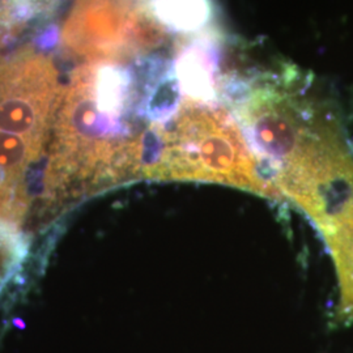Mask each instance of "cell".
Wrapping results in <instances>:
<instances>
[{"label": "cell", "instance_id": "cell-1", "mask_svg": "<svg viewBox=\"0 0 353 353\" xmlns=\"http://www.w3.org/2000/svg\"><path fill=\"white\" fill-rule=\"evenodd\" d=\"M63 90L49 55L28 45L0 54V176H20L37 159Z\"/></svg>", "mask_w": 353, "mask_h": 353}, {"label": "cell", "instance_id": "cell-3", "mask_svg": "<svg viewBox=\"0 0 353 353\" xmlns=\"http://www.w3.org/2000/svg\"><path fill=\"white\" fill-rule=\"evenodd\" d=\"M57 0H0V49L19 37L30 21Z\"/></svg>", "mask_w": 353, "mask_h": 353}, {"label": "cell", "instance_id": "cell-2", "mask_svg": "<svg viewBox=\"0 0 353 353\" xmlns=\"http://www.w3.org/2000/svg\"><path fill=\"white\" fill-rule=\"evenodd\" d=\"M334 255L341 287L343 316L353 318V221L326 237Z\"/></svg>", "mask_w": 353, "mask_h": 353}]
</instances>
